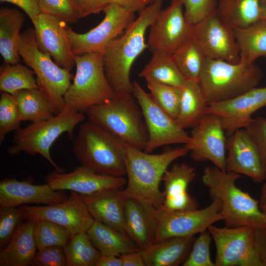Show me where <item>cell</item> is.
Segmentation results:
<instances>
[{
	"instance_id": "cell-31",
	"label": "cell",
	"mask_w": 266,
	"mask_h": 266,
	"mask_svg": "<svg viewBox=\"0 0 266 266\" xmlns=\"http://www.w3.org/2000/svg\"><path fill=\"white\" fill-rule=\"evenodd\" d=\"M207 106L199 80H187L181 88L179 110L175 120L184 129L194 128L206 114Z\"/></svg>"
},
{
	"instance_id": "cell-27",
	"label": "cell",
	"mask_w": 266,
	"mask_h": 266,
	"mask_svg": "<svg viewBox=\"0 0 266 266\" xmlns=\"http://www.w3.org/2000/svg\"><path fill=\"white\" fill-rule=\"evenodd\" d=\"M195 238L194 236L174 237L155 242L140 251L145 266H177L188 257Z\"/></svg>"
},
{
	"instance_id": "cell-47",
	"label": "cell",
	"mask_w": 266,
	"mask_h": 266,
	"mask_svg": "<svg viewBox=\"0 0 266 266\" xmlns=\"http://www.w3.org/2000/svg\"><path fill=\"white\" fill-rule=\"evenodd\" d=\"M81 18L91 14H99L103 11L109 3L108 0H77Z\"/></svg>"
},
{
	"instance_id": "cell-12",
	"label": "cell",
	"mask_w": 266,
	"mask_h": 266,
	"mask_svg": "<svg viewBox=\"0 0 266 266\" xmlns=\"http://www.w3.org/2000/svg\"><path fill=\"white\" fill-rule=\"evenodd\" d=\"M133 94L141 110L148 133L144 151L150 153L163 146L189 142L190 136L185 129L159 107L136 81L133 82Z\"/></svg>"
},
{
	"instance_id": "cell-43",
	"label": "cell",
	"mask_w": 266,
	"mask_h": 266,
	"mask_svg": "<svg viewBox=\"0 0 266 266\" xmlns=\"http://www.w3.org/2000/svg\"><path fill=\"white\" fill-rule=\"evenodd\" d=\"M212 236L208 231L200 233L195 239L191 251L182 264L183 266H215L210 256Z\"/></svg>"
},
{
	"instance_id": "cell-25",
	"label": "cell",
	"mask_w": 266,
	"mask_h": 266,
	"mask_svg": "<svg viewBox=\"0 0 266 266\" xmlns=\"http://www.w3.org/2000/svg\"><path fill=\"white\" fill-rule=\"evenodd\" d=\"M125 228L126 233L140 251L155 243L156 226L151 210L132 199L126 200Z\"/></svg>"
},
{
	"instance_id": "cell-37",
	"label": "cell",
	"mask_w": 266,
	"mask_h": 266,
	"mask_svg": "<svg viewBox=\"0 0 266 266\" xmlns=\"http://www.w3.org/2000/svg\"><path fill=\"white\" fill-rule=\"evenodd\" d=\"M38 88L33 71L18 63H4L0 68V91L14 95L26 89Z\"/></svg>"
},
{
	"instance_id": "cell-38",
	"label": "cell",
	"mask_w": 266,
	"mask_h": 266,
	"mask_svg": "<svg viewBox=\"0 0 266 266\" xmlns=\"http://www.w3.org/2000/svg\"><path fill=\"white\" fill-rule=\"evenodd\" d=\"M35 221L34 238L37 250L51 246L64 247L72 236L65 227L46 220Z\"/></svg>"
},
{
	"instance_id": "cell-54",
	"label": "cell",
	"mask_w": 266,
	"mask_h": 266,
	"mask_svg": "<svg viewBox=\"0 0 266 266\" xmlns=\"http://www.w3.org/2000/svg\"><path fill=\"white\" fill-rule=\"evenodd\" d=\"M262 10L261 20H266V0H262Z\"/></svg>"
},
{
	"instance_id": "cell-44",
	"label": "cell",
	"mask_w": 266,
	"mask_h": 266,
	"mask_svg": "<svg viewBox=\"0 0 266 266\" xmlns=\"http://www.w3.org/2000/svg\"><path fill=\"white\" fill-rule=\"evenodd\" d=\"M217 3V0H183L185 16L195 25L215 12Z\"/></svg>"
},
{
	"instance_id": "cell-4",
	"label": "cell",
	"mask_w": 266,
	"mask_h": 266,
	"mask_svg": "<svg viewBox=\"0 0 266 266\" xmlns=\"http://www.w3.org/2000/svg\"><path fill=\"white\" fill-rule=\"evenodd\" d=\"M132 94H115L85 112L88 120L111 133L124 145L145 150L148 133L140 107Z\"/></svg>"
},
{
	"instance_id": "cell-16",
	"label": "cell",
	"mask_w": 266,
	"mask_h": 266,
	"mask_svg": "<svg viewBox=\"0 0 266 266\" xmlns=\"http://www.w3.org/2000/svg\"><path fill=\"white\" fill-rule=\"evenodd\" d=\"M193 128L189 142L184 144L191 158L196 161H209L226 170L227 138L220 117L206 113Z\"/></svg>"
},
{
	"instance_id": "cell-41",
	"label": "cell",
	"mask_w": 266,
	"mask_h": 266,
	"mask_svg": "<svg viewBox=\"0 0 266 266\" xmlns=\"http://www.w3.org/2000/svg\"><path fill=\"white\" fill-rule=\"evenodd\" d=\"M22 122L14 95L1 92L0 97V144L6 134L17 131Z\"/></svg>"
},
{
	"instance_id": "cell-17",
	"label": "cell",
	"mask_w": 266,
	"mask_h": 266,
	"mask_svg": "<svg viewBox=\"0 0 266 266\" xmlns=\"http://www.w3.org/2000/svg\"><path fill=\"white\" fill-rule=\"evenodd\" d=\"M27 219L46 220L66 228L72 236L87 230L94 219L78 193L71 191L64 201L37 206H21Z\"/></svg>"
},
{
	"instance_id": "cell-35",
	"label": "cell",
	"mask_w": 266,
	"mask_h": 266,
	"mask_svg": "<svg viewBox=\"0 0 266 266\" xmlns=\"http://www.w3.org/2000/svg\"><path fill=\"white\" fill-rule=\"evenodd\" d=\"M171 57L186 80H199L206 57L193 36L178 47Z\"/></svg>"
},
{
	"instance_id": "cell-48",
	"label": "cell",
	"mask_w": 266,
	"mask_h": 266,
	"mask_svg": "<svg viewBox=\"0 0 266 266\" xmlns=\"http://www.w3.org/2000/svg\"><path fill=\"white\" fill-rule=\"evenodd\" d=\"M1 2H9L22 9L33 22L41 13L38 0H0Z\"/></svg>"
},
{
	"instance_id": "cell-52",
	"label": "cell",
	"mask_w": 266,
	"mask_h": 266,
	"mask_svg": "<svg viewBox=\"0 0 266 266\" xmlns=\"http://www.w3.org/2000/svg\"><path fill=\"white\" fill-rule=\"evenodd\" d=\"M96 266H122V262L119 256L101 255Z\"/></svg>"
},
{
	"instance_id": "cell-22",
	"label": "cell",
	"mask_w": 266,
	"mask_h": 266,
	"mask_svg": "<svg viewBox=\"0 0 266 266\" xmlns=\"http://www.w3.org/2000/svg\"><path fill=\"white\" fill-rule=\"evenodd\" d=\"M68 197L63 191L53 190L47 183L34 185L15 178L0 182V206H17L27 203L51 205L66 200Z\"/></svg>"
},
{
	"instance_id": "cell-49",
	"label": "cell",
	"mask_w": 266,
	"mask_h": 266,
	"mask_svg": "<svg viewBox=\"0 0 266 266\" xmlns=\"http://www.w3.org/2000/svg\"><path fill=\"white\" fill-rule=\"evenodd\" d=\"M255 245L262 266H266V227L255 229Z\"/></svg>"
},
{
	"instance_id": "cell-30",
	"label": "cell",
	"mask_w": 266,
	"mask_h": 266,
	"mask_svg": "<svg viewBox=\"0 0 266 266\" xmlns=\"http://www.w3.org/2000/svg\"><path fill=\"white\" fill-rule=\"evenodd\" d=\"M152 55L138 74L146 81L182 88L187 80L183 76L171 55L163 51L152 52Z\"/></svg>"
},
{
	"instance_id": "cell-40",
	"label": "cell",
	"mask_w": 266,
	"mask_h": 266,
	"mask_svg": "<svg viewBox=\"0 0 266 266\" xmlns=\"http://www.w3.org/2000/svg\"><path fill=\"white\" fill-rule=\"evenodd\" d=\"M38 0L41 13L55 17L66 23H76L82 18L77 0Z\"/></svg>"
},
{
	"instance_id": "cell-1",
	"label": "cell",
	"mask_w": 266,
	"mask_h": 266,
	"mask_svg": "<svg viewBox=\"0 0 266 266\" xmlns=\"http://www.w3.org/2000/svg\"><path fill=\"white\" fill-rule=\"evenodd\" d=\"M188 153L184 146L152 154L125 145L124 159L128 180L126 186L122 189L123 195L126 199L134 200L150 210L161 207L164 198L160 184L163 175L172 162Z\"/></svg>"
},
{
	"instance_id": "cell-14",
	"label": "cell",
	"mask_w": 266,
	"mask_h": 266,
	"mask_svg": "<svg viewBox=\"0 0 266 266\" xmlns=\"http://www.w3.org/2000/svg\"><path fill=\"white\" fill-rule=\"evenodd\" d=\"M183 0H171L161 9L150 27L148 48L152 52L163 51L171 55L193 36L194 25L186 19Z\"/></svg>"
},
{
	"instance_id": "cell-19",
	"label": "cell",
	"mask_w": 266,
	"mask_h": 266,
	"mask_svg": "<svg viewBox=\"0 0 266 266\" xmlns=\"http://www.w3.org/2000/svg\"><path fill=\"white\" fill-rule=\"evenodd\" d=\"M266 106V87H256L230 100L208 104L206 113L220 117L228 137L237 130L246 128L252 115Z\"/></svg>"
},
{
	"instance_id": "cell-46",
	"label": "cell",
	"mask_w": 266,
	"mask_h": 266,
	"mask_svg": "<svg viewBox=\"0 0 266 266\" xmlns=\"http://www.w3.org/2000/svg\"><path fill=\"white\" fill-rule=\"evenodd\" d=\"M245 129L258 148L266 172V118L261 117L253 118Z\"/></svg>"
},
{
	"instance_id": "cell-15",
	"label": "cell",
	"mask_w": 266,
	"mask_h": 266,
	"mask_svg": "<svg viewBox=\"0 0 266 266\" xmlns=\"http://www.w3.org/2000/svg\"><path fill=\"white\" fill-rule=\"evenodd\" d=\"M193 36L206 58L239 62L234 29L223 21L216 11L194 25Z\"/></svg>"
},
{
	"instance_id": "cell-13",
	"label": "cell",
	"mask_w": 266,
	"mask_h": 266,
	"mask_svg": "<svg viewBox=\"0 0 266 266\" xmlns=\"http://www.w3.org/2000/svg\"><path fill=\"white\" fill-rule=\"evenodd\" d=\"M208 231L216 247L215 266H262L255 245V228L212 225Z\"/></svg>"
},
{
	"instance_id": "cell-45",
	"label": "cell",
	"mask_w": 266,
	"mask_h": 266,
	"mask_svg": "<svg viewBox=\"0 0 266 266\" xmlns=\"http://www.w3.org/2000/svg\"><path fill=\"white\" fill-rule=\"evenodd\" d=\"M31 266H66V260L64 247L51 246L37 250Z\"/></svg>"
},
{
	"instance_id": "cell-10",
	"label": "cell",
	"mask_w": 266,
	"mask_h": 266,
	"mask_svg": "<svg viewBox=\"0 0 266 266\" xmlns=\"http://www.w3.org/2000/svg\"><path fill=\"white\" fill-rule=\"evenodd\" d=\"M222 204L216 198L202 209L171 211L162 207L151 210L156 226L155 242L174 237L194 236L206 231L215 223L222 220Z\"/></svg>"
},
{
	"instance_id": "cell-34",
	"label": "cell",
	"mask_w": 266,
	"mask_h": 266,
	"mask_svg": "<svg viewBox=\"0 0 266 266\" xmlns=\"http://www.w3.org/2000/svg\"><path fill=\"white\" fill-rule=\"evenodd\" d=\"M13 95L22 122H38L55 115L48 99L38 88L20 90Z\"/></svg>"
},
{
	"instance_id": "cell-29",
	"label": "cell",
	"mask_w": 266,
	"mask_h": 266,
	"mask_svg": "<svg viewBox=\"0 0 266 266\" xmlns=\"http://www.w3.org/2000/svg\"><path fill=\"white\" fill-rule=\"evenodd\" d=\"M25 17L20 11L7 7L0 9V53L4 63H19V44L20 30Z\"/></svg>"
},
{
	"instance_id": "cell-53",
	"label": "cell",
	"mask_w": 266,
	"mask_h": 266,
	"mask_svg": "<svg viewBox=\"0 0 266 266\" xmlns=\"http://www.w3.org/2000/svg\"><path fill=\"white\" fill-rule=\"evenodd\" d=\"M259 202L260 207L266 217V183L263 185L261 188Z\"/></svg>"
},
{
	"instance_id": "cell-33",
	"label": "cell",
	"mask_w": 266,
	"mask_h": 266,
	"mask_svg": "<svg viewBox=\"0 0 266 266\" xmlns=\"http://www.w3.org/2000/svg\"><path fill=\"white\" fill-rule=\"evenodd\" d=\"M240 62L251 65L266 57V20H260L243 28L234 29Z\"/></svg>"
},
{
	"instance_id": "cell-26",
	"label": "cell",
	"mask_w": 266,
	"mask_h": 266,
	"mask_svg": "<svg viewBox=\"0 0 266 266\" xmlns=\"http://www.w3.org/2000/svg\"><path fill=\"white\" fill-rule=\"evenodd\" d=\"M35 221L22 223L8 243L0 252V266H31L37 251L34 238Z\"/></svg>"
},
{
	"instance_id": "cell-20",
	"label": "cell",
	"mask_w": 266,
	"mask_h": 266,
	"mask_svg": "<svg viewBox=\"0 0 266 266\" xmlns=\"http://www.w3.org/2000/svg\"><path fill=\"white\" fill-rule=\"evenodd\" d=\"M46 181L54 190H69L83 195L123 188L127 183L124 177L99 174L82 165L68 173L55 170L48 174Z\"/></svg>"
},
{
	"instance_id": "cell-7",
	"label": "cell",
	"mask_w": 266,
	"mask_h": 266,
	"mask_svg": "<svg viewBox=\"0 0 266 266\" xmlns=\"http://www.w3.org/2000/svg\"><path fill=\"white\" fill-rule=\"evenodd\" d=\"M85 113L77 112L65 105L63 110L52 118L20 128L15 132L12 144L8 149L10 155L26 152L39 154L45 159L58 172H64L52 159L50 149L54 142L64 133L69 138L73 137L76 127L85 119Z\"/></svg>"
},
{
	"instance_id": "cell-8",
	"label": "cell",
	"mask_w": 266,
	"mask_h": 266,
	"mask_svg": "<svg viewBox=\"0 0 266 266\" xmlns=\"http://www.w3.org/2000/svg\"><path fill=\"white\" fill-rule=\"evenodd\" d=\"M18 49L25 63L33 71L38 88L48 99L54 113H60L65 107L64 96L72 79L70 71L39 49L33 28L21 33Z\"/></svg>"
},
{
	"instance_id": "cell-24",
	"label": "cell",
	"mask_w": 266,
	"mask_h": 266,
	"mask_svg": "<svg viewBox=\"0 0 266 266\" xmlns=\"http://www.w3.org/2000/svg\"><path fill=\"white\" fill-rule=\"evenodd\" d=\"M122 189H112L91 195H80L95 220L126 233V199L122 193Z\"/></svg>"
},
{
	"instance_id": "cell-18",
	"label": "cell",
	"mask_w": 266,
	"mask_h": 266,
	"mask_svg": "<svg viewBox=\"0 0 266 266\" xmlns=\"http://www.w3.org/2000/svg\"><path fill=\"white\" fill-rule=\"evenodd\" d=\"M32 23L39 49L52 57L58 66L70 71L75 63L67 23L42 13Z\"/></svg>"
},
{
	"instance_id": "cell-50",
	"label": "cell",
	"mask_w": 266,
	"mask_h": 266,
	"mask_svg": "<svg viewBox=\"0 0 266 266\" xmlns=\"http://www.w3.org/2000/svg\"><path fill=\"white\" fill-rule=\"evenodd\" d=\"M109 3H115L133 12H139L156 0H108Z\"/></svg>"
},
{
	"instance_id": "cell-6",
	"label": "cell",
	"mask_w": 266,
	"mask_h": 266,
	"mask_svg": "<svg viewBox=\"0 0 266 266\" xmlns=\"http://www.w3.org/2000/svg\"><path fill=\"white\" fill-rule=\"evenodd\" d=\"M262 78V71L255 64L206 58L199 82L209 104L230 100L257 87Z\"/></svg>"
},
{
	"instance_id": "cell-3",
	"label": "cell",
	"mask_w": 266,
	"mask_h": 266,
	"mask_svg": "<svg viewBox=\"0 0 266 266\" xmlns=\"http://www.w3.org/2000/svg\"><path fill=\"white\" fill-rule=\"evenodd\" d=\"M240 177L239 174L208 166L203 169L202 182L212 199L221 201L222 221L225 227L266 228V217L259 201L236 186Z\"/></svg>"
},
{
	"instance_id": "cell-39",
	"label": "cell",
	"mask_w": 266,
	"mask_h": 266,
	"mask_svg": "<svg viewBox=\"0 0 266 266\" xmlns=\"http://www.w3.org/2000/svg\"><path fill=\"white\" fill-rule=\"evenodd\" d=\"M146 82L155 102L169 116L176 119L179 110L181 88L152 81Z\"/></svg>"
},
{
	"instance_id": "cell-5",
	"label": "cell",
	"mask_w": 266,
	"mask_h": 266,
	"mask_svg": "<svg viewBox=\"0 0 266 266\" xmlns=\"http://www.w3.org/2000/svg\"><path fill=\"white\" fill-rule=\"evenodd\" d=\"M125 148L117 138L88 120L80 124L72 151L82 166L97 173L124 177Z\"/></svg>"
},
{
	"instance_id": "cell-21",
	"label": "cell",
	"mask_w": 266,
	"mask_h": 266,
	"mask_svg": "<svg viewBox=\"0 0 266 266\" xmlns=\"http://www.w3.org/2000/svg\"><path fill=\"white\" fill-rule=\"evenodd\" d=\"M226 150L227 171L244 175L256 182L265 179L266 172L258 148L246 129L237 130L228 136Z\"/></svg>"
},
{
	"instance_id": "cell-2",
	"label": "cell",
	"mask_w": 266,
	"mask_h": 266,
	"mask_svg": "<svg viewBox=\"0 0 266 266\" xmlns=\"http://www.w3.org/2000/svg\"><path fill=\"white\" fill-rule=\"evenodd\" d=\"M163 2L156 0L139 12L137 17L103 53L105 73L114 93L133 94L131 69L135 60L148 48L146 31L162 9Z\"/></svg>"
},
{
	"instance_id": "cell-11",
	"label": "cell",
	"mask_w": 266,
	"mask_h": 266,
	"mask_svg": "<svg viewBox=\"0 0 266 266\" xmlns=\"http://www.w3.org/2000/svg\"><path fill=\"white\" fill-rule=\"evenodd\" d=\"M100 23L89 31L79 33L68 27L74 55L86 53L102 54L110 42L122 34L134 20V12L115 3H109L104 9Z\"/></svg>"
},
{
	"instance_id": "cell-42",
	"label": "cell",
	"mask_w": 266,
	"mask_h": 266,
	"mask_svg": "<svg viewBox=\"0 0 266 266\" xmlns=\"http://www.w3.org/2000/svg\"><path fill=\"white\" fill-rule=\"evenodd\" d=\"M27 219L21 206H0V249L10 241L18 227Z\"/></svg>"
},
{
	"instance_id": "cell-36",
	"label": "cell",
	"mask_w": 266,
	"mask_h": 266,
	"mask_svg": "<svg viewBox=\"0 0 266 266\" xmlns=\"http://www.w3.org/2000/svg\"><path fill=\"white\" fill-rule=\"evenodd\" d=\"M64 250L66 266H96L101 256L86 232L73 235Z\"/></svg>"
},
{
	"instance_id": "cell-28",
	"label": "cell",
	"mask_w": 266,
	"mask_h": 266,
	"mask_svg": "<svg viewBox=\"0 0 266 266\" xmlns=\"http://www.w3.org/2000/svg\"><path fill=\"white\" fill-rule=\"evenodd\" d=\"M86 233L101 255L119 256L127 253L139 251L126 233L98 220L94 219Z\"/></svg>"
},
{
	"instance_id": "cell-9",
	"label": "cell",
	"mask_w": 266,
	"mask_h": 266,
	"mask_svg": "<svg viewBox=\"0 0 266 266\" xmlns=\"http://www.w3.org/2000/svg\"><path fill=\"white\" fill-rule=\"evenodd\" d=\"M74 59L75 74L64 100L66 106L85 113L90 107L109 100L114 93L105 73L102 54L75 55Z\"/></svg>"
},
{
	"instance_id": "cell-32",
	"label": "cell",
	"mask_w": 266,
	"mask_h": 266,
	"mask_svg": "<svg viewBox=\"0 0 266 266\" xmlns=\"http://www.w3.org/2000/svg\"><path fill=\"white\" fill-rule=\"evenodd\" d=\"M261 0H219L216 11L233 28H243L261 20Z\"/></svg>"
},
{
	"instance_id": "cell-23",
	"label": "cell",
	"mask_w": 266,
	"mask_h": 266,
	"mask_svg": "<svg viewBox=\"0 0 266 266\" xmlns=\"http://www.w3.org/2000/svg\"><path fill=\"white\" fill-rule=\"evenodd\" d=\"M196 177L195 168L185 163L174 164L167 169L162 178L164 190L162 207L171 211L198 209L197 201L188 192L189 185Z\"/></svg>"
},
{
	"instance_id": "cell-51",
	"label": "cell",
	"mask_w": 266,
	"mask_h": 266,
	"mask_svg": "<svg viewBox=\"0 0 266 266\" xmlns=\"http://www.w3.org/2000/svg\"><path fill=\"white\" fill-rule=\"evenodd\" d=\"M122 266H145L140 251L127 253L119 256Z\"/></svg>"
}]
</instances>
